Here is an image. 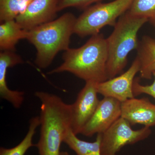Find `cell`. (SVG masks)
I'll use <instances>...</instances> for the list:
<instances>
[{"label": "cell", "instance_id": "4", "mask_svg": "<svg viewBox=\"0 0 155 155\" xmlns=\"http://www.w3.org/2000/svg\"><path fill=\"white\" fill-rule=\"evenodd\" d=\"M148 19L136 17L128 11L119 17L113 32L106 38L108 51V79L116 77L125 69L129 53L137 50L139 31Z\"/></svg>", "mask_w": 155, "mask_h": 155}, {"label": "cell", "instance_id": "2", "mask_svg": "<svg viewBox=\"0 0 155 155\" xmlns=\"http://www.w3.org/2000/svg\"><path fill=\"white\" fill-rule=\"evenodd\" d=\"M107 59L106 38L103 34H97L91 36L82 46L65 51L63 63L48 74L68 72L85 82L100 83L108 79Z\"/></svg>", "mask_w": 155, "mask_h": 155}, {"label": "cell", "instance_id": "20", "mask_svg": "<svg viewBox=\"0 0 155 155\" xmlns=\"http://www.w3.org/2000/svg\"><path fill=\"white\" fill-rule=\"evenodd\" d=\"M154 77L153 82L150 85H142L138 79L135 78L134 81L133 92L134 96L141 94H146L152 97L155 99V72L153 73Z\"/></svg>", "mask_w": 155, "mask_h": 155}, {"label": "cell", "instance_id": "8", "mask_svg": "<svg viewBox=\"0 0 155 155\" xmlns=\"http://www.w3.org/2000/svg\"><path fill=\"white\" fill-rule=\"evenodd\" d=\"M140 68L139 62L136 58L130 68L122 75L97 84L98 94L104 97L113 98L121 103L135 97L133 94V83Z\"/></svg>", "mask_w": 155, "mask_h": 155}, {"label": "cell", "instance_id": "5", "mask_svg": "<svg viewBox=\"0 0 155 155\" xmlns=\"http://www.w3.org/2000/svg\"><path fill=\"white\" fill-rule=\"evenodd\" d=\"M133 0H115L89 7L76 19L74 34L81 37L100 33L107 25L115 26L117 19L130 9Z\"/></svg>", "mask_w": 155, "mask_h": 155}, {"label": "cell", "instance_id": "12", "mask_svg": "<svg viewBox=\"0 0 155 155\" xmlns=\"http://www.w3.org/2000/svg\"><path fill=\"white\" fill-rule=\"evenodd\" d=\"M22 63L21 57L15 51H4L0 53V96L17 109L20 108L24 101V93L9 89L6 81V75L8 68Z\"/></svg>", "mask_w": 155, "mask_h": 155}, {"label": "cell", "instance_id": "7", "mask_svg": "<svg viewBox=\"0 0 155 155\" xmlns=\"http://www.w3.org/2000/svg\"><path fill=\"white\" fill-rule=\"evenodd\" d=\"M97 84L94 81H86L76 101L71 104V129L76 135L81 134L98 105L100 101L97 97Z\"/></svg>", "mask_w": 155, "mask_h": 155}, {"label": "cell", "instance_id": "13", "mask_svg": "<svg viewBox=\"0 0 155 155\" xmlns=\"http://www.w3.org/2000/svg\"><path fill=\"white\" fill-rule=\"evenodd\" d=\"M137 50L140 77L151 79L155 72V40L148 36H143Z\"/></svg>", "mask_w": 155, "mask_h": 155}, {"label": "cell", "instance_id": "6", "mask_svg": "<svg viewBox=\"0 0 155 155\" xmlns=\"http://www.w3.org/2000/svg\"><path fill=\"white\" fill-rule=\"evenodd\" d=\"M151 133L149 127L133 130L129 122L121 117L106 131L101 134V153L116 155L123 147L144 140Z\"/></svg>", "mask_w": 155, "mask_h": 155}, {"label": "cell", "instance_id": "21", "mask_svg": "<svg viewBox=\"0 0 155 155\" xmlns=\"http://www.w3.org/2000/svg\"><path fill=\"white\" fill-rule=\"evenodd\" d=\"M60 155H70L69 153L67 152H61V154Z\"/></svg>", "mask_w": 155, "mask_h": 155}, {"label": "cell", "instance_id": "1", "mask_svg": "<svg viewBox=\"0 0 155 155\" xmlns=\"http://www.w3.org/2000/svg\"><path fill=\"white\" fill-rule=\"evenodd\" d=\"M35 95L41 103L40 136L35 145L39 154L60 155L61 143L71 129V104L46 92L37 91Z\"/></svg>", "mask_w": 155, "mask_h": 155}, {"label": "cell", "instance_id": "10", "mask_svg": "<svg viewBox=\"0 0 155 155\" xmlns=\"http://www.w3.org/2000/svg\"><path fill=\"white\" fill-rule=\"evenodd\" d=\"M59 0H32L15 19L20 27L29 31L56 19Z\"/></svg>", "mask_w": 155, "mask_h": 155}, {"label": "cell", "instance_id": "19", "mask_svg": "<svg viewBox=\"0 0 155 155\" xmlns=\"http://www.w3.org/2000/svg\"><path fill=\"white\" fill-rule=\"evenodd\" d=\"M102 0H59L58 11H60L69 8L78 9H86L93 3Z\"/></svg>", "mask_w": 155, "mask_h": 155}, {"label": "cell", "instance_id": "14", "mask_svg": "<svg viewBox=\"0 0 155 155\" xmlns=\"http://www.w3.org/2000/svg\"><path fill=\"white\" fill-rule=\"evenodd\" d=\"M27 31L22 29L15 19L1 22L0 50L1 51H15V46L20 40L26 39Z\"/></svg>", "mask_w": 155, "mask_h": 155}, {"label": "cell", "instance_id": "15", "mask_svg": "<svg viewBox=\"0 0 155 155\" xmlns=\"http://www.w3.org/2000/svg\"><path fill=\"white\" fill-rule=\"evenodd\" d=\"M101 134H97L94 141L81 140L70 129L64 138V142L76 153V155H102L101 151Z\"/></svg>", "mask_w": 155, "mask_h": 155}, {"label": "cell", "instance_id": "3", "mask_svg": "<svg viewBox=\"0 0 155 155\" xmlns=\"http://www.w3.org/2000/svg\"><path fill=\"white\" fill-rule=\"evenodd\" d=\"M76 19L72 13L67 12L54 20L27 31L26 39L36 50L35 63L38 67L47 68L59 52L69 48Z\"/></svg>", "mask_w": 155, "mask_h": 155}, {"label": "cell", "instance_id": "11", "mask_svg": "<svg viewBox=\"0 0 155 155\" xmlns=\"http://www.w3.org/2000/svg\"><path fill=\"white\" fill-rule=\"evenodd\" d=\"M121 117L130 125L155 126V105L146 98L135 97L121 103Z\"/></svg>", "mask_w": 155, "mask_h": 155}, {"label": "cell", "instance_id": "18", "mask_svg": "<svg viewBox=\"0 0 155 155\" xmlns=\"http://www.w3.org/2000/svg\"><path fill=\"white\" fill-rule=\"evenodd\" d=\"M128 12L136 17L147 18L155 25V0H133Z\"/></svg>", "mask_w": 155, "mask_h": 155}, {"label": "cell", "instance_id": "16", "mask_svg": "<svg viewBox=\"0 0 155 155\" xmlns=\"http://www.w3.org/2000/svg\"><path fill=\"white\" fill-rule=\"evenodd\" d=\"M40 125L39 116L32 117L29 121L28 132L20 143L11 148L2 147L0 148V155H24L31 147L34 146L32 143L34 136L37 127Z\"/></svg>", "mask_w": 155, "mask_h": 155}, {"label": "cell", "instance_id": "9", "mask_svg": "<svg viewBox=\"0 0 155 155\" xmlns=\"http://www.w3.org/2000/svg\"><path fill=\"white\" fill-rule=\"evenodd\" d=\"M121 116V103L113 98L104 97L81 134L92 137L102 134Z\"/></svg>", "mask_w": 155, "mask_h": 155}, {"label": "cell", "instance_id": "17", "mask_svg": "<svg viewBox=\"0 0 155 155\" xmlns=\"http://www.w3.org/2000/svg\"><path fill=\"white\" fill-rule=\"evenodd\" d=\"M32 0H0V22L15 19Z\"/></svg>", "mask_w": 155, "mask_h": 155}]
</instances>
